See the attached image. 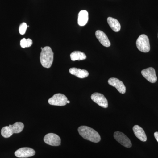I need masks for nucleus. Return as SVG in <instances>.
<instances>
[{"label":"nucleus","mask_w":158,"mask_h":158,"mask_svg":"<svg viewBox=\"0 0 158 158\" xmlns=\"http://www.w3.org/2000/svg\"><path fill=\"white\" fill-rule=\"evenodd\" d=\"M141 73L142 76L151 83H155L157 81L155 70L152 67H149L143 69L141 71Z\"/></svg>","instance_id":"9"},{"label":"nucleus","mask_w":158,"mask_h":158,"mask_svg":"<svg viewBox=\"0 0 158 158\" xmlns=\"http://www.w3.org/2000/svg\"><path fill=\"white\" fill-rule=\"evenodd\" d=\"M114 138L116 141L124 147L128 148L131 147V142L130 141L129 138L123 133L119 131L115 132L114 134Z\"/></svg>","instance_id":"6"},{"label":"nucleus","mask_w":158,"mask_h":158,"mask_svg":"<svg viewBox=\"0 0 158 158\" xmlns=\"http://www.w3.org/2000/svg\"><path fill=\"white\" fill-rule=\"evenodd\" d=\"M40 59L44 67L50 68L53 62L54 53L50 47L46 46L41 50Z\"/></svg>","instance_id":"2"},{"label":"nucleus","mask_w":158,"mask_h":158,"mask_svg":"<svg viewBox=\"0 0 158 158\" xmlns=\"http://www.w3.org/2000/svg\"><path fill=\"white\" fill-rule=\"evenodd\" d=\"M133 131L135 135L140 141L145 142L147 141V138L144 130L138 125H135L133 127Z\"/></svg>","instance_id":"12"},{"label":"nucleus","mask_w":158,"mask_h":158,"mask_svg":"<svg viewBox=\"0 0 158 158\" xmlns=\"http://www.w3.org/2000/svg\"><path fill=\"white\" fill-rule=\"evenodd\" d=\"M44 142L51 146H58L61 144V140L59 136L54 133H49L44 138Z\"/></svg>","instance_id":"5"},{"label":"nucleus","mask_w":158,"mask_h":158,"mask_svg":"<svg viewBox=\"0 0 158 158\" xmlns=\"http://www.w3.org/2000/svg\"><path fill=\"white\" fill-rule=\"evenodd\" d=\"M88 20V13L86 10H82L79 12L78 23L80 26H85Z\"/></svg>","instance_id":"14"},{"label":"nucleus","mask_w":158,"mask_h":158,"mask_svg":"<svg viewBox=\"0 0 158 158\" xmlns=\"http://www.w3.org/2000/svg\"><path fill=\"white\" fill-rule=\"evenodd\" d=\"M91 98L93 102L97 104L103 108H108L107 99L102 94L97 93V92L93 93V94H91Z\"/></svg>","instance_id":"7"},{"label":"nucleus","mask_w":158,"mask_h":158,"mask_svg":"<svg viewBox=\"0 0 158 158\" xmlns=\"http://www.w3.org/2000/svg\"><path fill=\"white\" fill-rule=\"evenodd\" d=\"M136 46L138 49L142 52H148L150 50L149 39L145 34H141L138 37L136 41Z\"/></svg>","instance_id":"3"},{"label":"nucleus","mask_w":158,"mask_h":158,"mask_svg":"<svg viewBox=\"0 0 158 158\" xmlns=\"http://www.w3.org/2000/svg\"><path fill=\"white\" fill-rule=\"evenodd\" d=\"M70 103V101H67V103Z\"/></svg>","instance_id":"22"},{"label":"nucleus","mask_w":158,"mask_h":158,"mask_svg":"<svg viewBox=\"0 0 158 158\" xmlns=\"http://www.w3.org/2000/svg\"><path fill=\"white\" fill-rule=\"evenodd\" d=\"M9 126L4 127L1 130V135L5 138H9L13 135Z\"/></svg>","instance_id":"18"},{"label":"nucleus","mask_w":158,"mask_h":158,"mask_svg":"<svg viewBox=\"0 0 158 158\" xmlns=\"http://www.w3.org/2000/svg\"></svg>","instance_id":"24"},{"label":"nucleus","mask_w":158,"mask_h":158,"mask_svg":"<svg viewBox=\"0 0 158 158\" xmlns=\"http://www.w3.org/2000/svg\"><path fill=\"white\" fill-rule=\"evenodd\" d=\"M107 22L109 26L113 31L116 32L120 31L121 26L118 20L113 17H109L108 18Z\"/></svg>","instance_id":"15"},{"label":"nucleus","mask_w":158,"mask_h":158,"mask_svg":"<svg viewBox=\"0 0 158 158\" xmlns=\"http://www.w3.org/2000/svg\"><path fill=\"white\" fill-rule=\"evenodd\" d=\"M68 99L64 94L58 93L54 94L53 96L48 99V103L52 106H65L67 104Z\"/></svg>","instance_id":"4"},{"label":"nucleus","mask_w":158,"mask_h":158,"mask_svg":"<svg viewBox=\"0 0 158 158\" xmlns=\"http://www.w3.org/2000/svg\"><path fill=\"white\" fill-rule=\"evenodd\" d=\"M28 26L25 23H23L21 24L19 26V34L21 35H24L25 34L27 29V28Z\"/></svg>","instance_id":"20"},{"label":"nucleus","mask_w":158,"mask_h":158,"mask_svg":"<svg viewBox=\"0 0 158 158\" xmlns=\"http://www.w3.org/2000/svg\"><path fill=\"white\" fill-rule=\"evenodd\" d=\"M78 131L84 139L94 143H98L101 139L98 133L89 127L81 126L78 129Z\"/></svg>","instance_id":"1"},{"label":"nucleus","mask_w":158,"mask_h":158,"mask_svg":"<svg viewBox=\"0 0 158 158\" xmlns=\"http://www.w3.org/2000/svg\"><path fill=\"white\" fill-rule=\"evenodd\" d=\"M33 44V41L32 40L28 38L26 39L24 38L22 39L20 41V45L22 48H29Z\"/></svg>","instance_id":"19"},{"label":"nucleus","mask_w":158,"mask_h":158,"mask_svg":"<svg viewBox=\"0 0 158 158\" xmlns=\"http://www.w3.org/2000/svg\"><path fill=\"white\" fill-rule=\"evenodd\" d=\"M71 74L79 78H85L89 75L88 71L77 68H71L69 69Z\"/></svg>","instance_id":"13"},{"label":"nucleus","mask_w":158,"mask_h":158,"mask_svg":"<svg viewBox=\"0 0 158 158\" xmlns=\"http://www.w3.org/2000/svg\"><path fill=\"white\" fill-rule=\"evenodd\" d=\"M43 48H42V47L41 48V50H42Z\"/></svg>","instance_id":"23"},{"label":"nucleus","mask_w":158,"mask_h":158,"mask_svg":"<svg viewBox=\"0 0 158 158\" xmlns=\"http://www.w3.org/2000/svg\"><path fill=\"white\" fill-rule=\"evenodd\" d=\"M108 83L111 86L115 87L119 93L124 94L126 91V88L123 82L116 78H110L108 80Z\"/></svg>","instance_id":"10"},{"label":"nucleus","mask_w":158,"mask_h":158,"mask_svg":"<svg viewBox=\"0 0 158 158\" xmlns=\"http://www.w3.org/2000/svg\"><path fill=\"white\" fill-rule=\"evenodd\" d=\"M36 152L34 150L30 148H21L15 152V155L18 158H28L35 155Z\"/></svg>","instance_id":"8"},{"label":"nucleus","mask_w":158,"mask_h":158,"mask_svg":"<svg viewBox=\"0 0 158 158\" xmlns=\"http://www.w3.org/2000/svg\"><path fill=\"white\" fill-rule=\"evenodd\" d=\"M155 138L156 140L158 142V132H156L154 133Z\"/></svg>","instance_id":"21"},{"label":"nucleus","mask_w":158,"mask_h":158,"mask_svg":"<svg viewBox=\"0 0 158 158\" xmlns=\"http://www.w3.org/2000/svg\"><path fill=\"white\" fill-rule=\"evenodd\" d=\"M95 36L102 45L106 47L111 45V43L108 39L107 36L103 31L98 30L95 32Z\"/></svg>","instance_id":"11"},{"label":"nucleus","mask_w":158,"mask_h":158,"mask_svg":"<svg viewBox=\"0 0 158 158\" xmlns=\"http://www.w3.org/2000/svg\"><path fill=\"white\" fill-rule=\"evenodd\" d=\"M9 126L11 129L13 134H18L21 132L24 127L23 123L19 122L15 123L13 125H9Z\"/></svg>","instance_id":"16"},{"label":"nucleus","mask_w":158,"mask_h":158,"mask_svg":"<svg viewBox=\"0 0 158 158\" xmlns=\"http://www.w3.org/2000/svg\"><path fill=\"white\" fill-rule=\"evenodd\" d=\"M70 56L71 59L73 61L85 60L87 58L86 55L84 53L80 51H74L73 52L70 54Z\"/></svg>","instance_id":"17"}]
</instances>
